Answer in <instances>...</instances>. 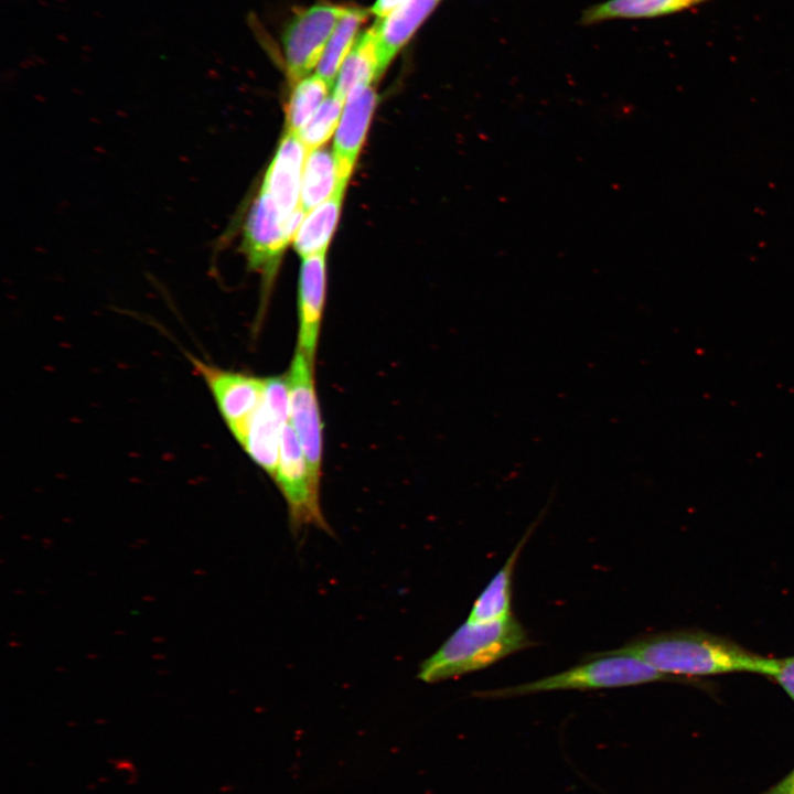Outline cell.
<instances>
[{"label":"cell","mask_w":794,"mask_h":794,"mask_svg":"<svg viewBox=\"0 0 794 794\" xmlns=\"http://www.w3.org/2000/svg\"><path fill=\"white\" fill-rule=\"evenodd\" d=\"M533 644L514 615L493 622L466 620L420 664L417 677L429 684L451 679L489 667Z\"/></svg>","instance_id":"2"},{"label":"cell","mask_w":794,"mask_h":794,"mask_svg":"<svg viewBox=\"0 0 794 794\" xmlns=\"http://www.w3.org/2000/svg\"><path fill=\"white\" fill-rule=\"evenodd\" d=\"M331 88L316 73L297 82L286 108V131L297 135L332 93Z\"/></svg>","instance_id":"20"},{"label":"cell","mask_w":794,"mask_h":794,"mask_svg":"<svg viewBox=\"0 0 794 794\" xmlns=\"http://www.w3.org/2000/svg\"><path fill=\"white\" fill-rule=\"evenodd\" d=\"M765 794H794V769Z\"/></svg>","instance_id":"23"},{"label":"cell","mask_w":794,"mask_h":794,"mask_svg":"<svg viewBox=\"0 0 794 794\" xmlns=\"http://www.w3.org/2000/svg\"><path fill=\"white\" fill-rule=\"evenodd\" d=\"M304 212L294 215L285 214L273 200L259 190L246 215L240 250L250 270L264 275L269 282L281 256L293 240Z\"/></svg>","instance_id":"4"},{"label":"cell","mask_w":794,"mask_h":794,"mask_svg":"<svg viewBox=\"0 0 794 794\" xmlns=\"http://www.w3.org/2000/svg\"><path fill=\"white\" fill-rule=\"evenodd\" d=\"M345 187L346 184L340 179L333 150L321 147L307 153L300 193V205L304 213Z\"/></svg>","instance_id":"18"},{"label":"cell","mask_w":794,"mask_h":794,"mask_svg":"<svg viewBox=\"0 0 794 794\" xmlns=\"http://www.w3.org/2000/svg\"><path fill=\"white\" fill-rule=\"evenodd\" d=\"M289 421V390L286 375L266 378L264 400L253 417L242 448L272 479L282 430Z\"/></svg>","instance_id":"9"},{"label":"cell","mask_w":794,"mask_h":794,"mask_svg":"<svg viewBox=\"0 0 794 794\" xmlns=\"http://www.w3.org/2000/svg\"><path fill=\"white\" fill-rule=\"evenodd\" d=\"M344 101L330 94L318 111L297 133L307 152L323 147L335 132Z\"/></svg>","instance_id":"21"},{"label":"cell","mask_w":794,"mask_h":794,"mask_svg":"<svg viewBox=\"0 0 794 794\" xmlns=\"http://www.w3.org/2000/svg\"><path fill=\"white\" fill-rule=\"evenodd\" d=\"M655 682H684L663 674L646 662L612 651L588 655L569 669L517 686L478 691L482 698H507L555 690H591L636 686Z\"/></svg>","instance_id":"3"},{"label":"cell","mask_w":794,"mask_h":794,"mask_svg":"<svg viewBox=\"0 0 794 794\" xmlns=\"http://www.w3.org/2000/svg\"><path fill=\"white\" fill-rule=\"evenodd\" d=\"M367 11L348 8L335 25L321 60L316 74L333 88L341 65L358 37L361 24L366 20Z\"/></svg>","instance_id":"19"},{"label":"cell","mask_w":794,"mask_h":794,"mask_svg":"<svg viewBox=\"0 0 794 794\" xmlns=\"http://www.w3.org/2000/svg\"><path fill=\"white\" fill-rule=\"evenodd\" d=\"M273 480L287 503L293 532L307 526L331 532L320 505V481L312 474L290 421L282 430Z\"/></svg>","instance_id":"5"},{"label":"cell","mask_w":794,"mask_h":794,"mask_svg":"<svg viewBox=\"0 0 794 794\" xmlns=\"http://www.w3.org/2000/svg\"><path fill=\"white\" fill-rule=\"evenodd\" d=\"M348 8L318 3L297 12L282 35L286 68L296 84L318 66L326 43L339 20Z\"/></svg>","instance_id":"7"},{"label":"cell","mask_w":794,"mask_h":794,"mask_svg":"<svg viewBox=\"0 0 794 794\" xmlns=\"http://www.w3.org/2000/svg\"><path fill=\"white\" fill-rule=\"evenodd\" d=\"M377 99L376 92L372 86H360L353 89L344 101L335 130L333 153L337 162L340 179L345 184H347L365 141Z\"/></svg>","instance_id":"10"},{"label":"cell","mask_w":794,"mask_h":794,"mask_svg":"<svg viewBox=\"0 0 794 794\" xmlns=\"http://www.w3.org/2000/svg\"><path fill=\"white\" fill-rule=\"evenodd\" d=\"M404 1L405 0H376L372 8V12L377 18H383Z\"/></svg>","instance_id":"24"},{"label":"cell","mask_w":794,"mask_h":794,"mask_svg":"<svg viewBox=\"0 0 794 794\" xmlns=\"http://www.w3.org/2000/svg\"><path fill=\"white\" fill-rule=\"evenodd\" d=\"M325 254L302 258L298 292V347L312 364L315 362L319 343L325 303Z\"/></svg>","instance_id":"12"},{"label":"cell","mask_w":794,"mask_h":794,"mask_svg":"<svg viewBox=\"0 0 794 794\" xmlns=\"http://www.w3.org/2000/svg\"><path fill=\"white\" fill-rule=\"evenodd\" d=\"M289 421L314 478L322 468V421L314 383V364L297 346L289 372Z\"/></svg>","instance_id":"8"},{"label":"cell","mask_w":794,"mask_h":794,"mask_svg":"<svg viewBox=\"0 0 794 794\" xmlns=\"http://www.w3.org/2000/svg\"><path fill=\"white\" fill-rule=\"evenodd\" d=\"M440 0H405L372 26L384 73L398 52L430 15Z\"/></svg>","instance_id":"13"},{"label":"cell","mask_w":794,"mask_h":794,"mask_svg":"<svg viewBox=\"0 0 794 794\" xmlns=\"http://www.w3.org/2000/svg\"><path fill=\"white\" fill-rule=\"evenodd\" d=\"M794 701V655L777 658V668L772 677Z\"/></svg>","instance_id":"22"},{"label":"cell","mask_w":794,"mask_h":794,"mask_svg":"<svg viewBox=\"0 0 794 794\" xmlns=\"http://www.w3.org/2000/svg\"><path fill=\"white\" fill-rule=\"evenodd\" d=\"M345 189L304 214L292 244L301 258L325 254L337 225Z\"/></svg>","instance_id":"15"},{"label":"cell","mask_w":794,"mask_h":794,"mask_svg":"<svg viewBox=\"0 0 794 794\" xmlns=\"http://www.w3.org/2000/svg\"><path fill=\"white\" fill-rule=\"evenodd\" d=\"M307 153L298 136L285 131L259 189L289 216L303 212L300 193Z\"/></svg>","instance_id":"11"},{"label":"cell","mask_w":794,"mask_h":794,"mask_svg":"<svg viewBox=\"0 0 794 794\" xmlns=\"http://www.w3.org/2000/svg\"><path fill=\"white\" fill-rule=\"evenodd\" d=\"M635 656L658 672L680 679L731 673L773 677L777 658L755 654L730 639L699 630L643 635L612 650Z\"/></svg>","instance_id":"1"},{"label":"cell","mask_w":794,"mask_h":794,"mask_svg":"<svg viewBox=\"0 0 794 794\" xmlns=\"http://www.w3.org/2000/svg\"><path fill=\"white\" fill-rule=\"evenodd\" d=\"M189 360L208 388L229 432L242 444L264 400L266 378L222 368L191 354Z\"/></svg>","instance_id":"6"},{"label":"cell","mask_w":794,"mask_h":794,"mask_svg":"<svg viewBox=\"0 0 794 794\" xmlns=\"http://www.w3.org/2000/svg\"><path fill=\"white\" fill-rule=\"evenodd\" d=\"M538 521H535L526 530L502 568L476 598L468 616L469 621L493 622L505 620L513 615L512 596L514 570L521 551L532 536Z\"/></svg>","instance_id":"14"},{"label":"cell","mask_w":794,"mask_h":794,"mask_svg":"<svg viewBox=\"0 0 794 794\" xmlns=\"http://www.w3.org/2000/svg\"><path fill=\"white\" fill-rule=\"evenodd\" d=\"M383 74L373 29L361 33L344 58L332 94L345 101L348 94L360 86H371Z\"/></svg>","instance_id":"16"},{"label":"cell","mask_w":794,"mask_h":794,"mask_svg":"<svg viewBox=\"0 0 794 794\" xmlns=\"http://www.w3.org/2000/svg\"><path fill=\"white\" fill-rule=\"evenodd\" d=\"M710 0H607L586 9L584 25L618 19H653L678 13Z\"/></svg>","instance_id":"17"}]
</instances>
